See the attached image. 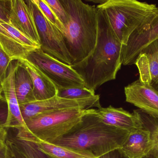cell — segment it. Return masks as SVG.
<instances>
[{"label": "cell", "instance_id": "obj_15", "mask_svg": "<svg viewBox=\"0 0 158 158\" xmlns=\"http://www.w3.org/2000/svg\"><path fill=\"white\" fill-rule=\"evenodd\" d=\"M19 61L26 68L32 80L36 101L50 99L57 95L58 90L56 86L40 69L26 58Z\"/></svg>", "mask_w": 158, "mask_h": 158}, {"label": "cell", "instance_id": "obj_11", "mask_svg": "<svg viewBox=\"0 0 158 158\" xmlns=\"http://www.w3.org/2000/svg\"><path fill=\"white\" fill-rule=\"evenodd\" d=\"M126 101L144 112L158 117V91L139 79L124 87Z\"/></svg>", "mask_w": 158, "mask_h": 158}, {"label": "cell", "instance_id": "obj_27", "mask_svg": "<svg viewBox=\"0 0 158 158\" xmlns=\"http://www.w3.org/2000/svg\"><path fill=\"white\" fill-rule=\"evenodd\" d=\"M6 53L0 47V82H3L6 77L7 69L11 61Z\"/></svg>", "mask_w": 158, "mask_h": 158}, {"label": "cell", "instance_id": "obj_1", "mask_svg": "<svg viewBox=\"0 0 158 158\" xmlns=\"http://www.w3.org/2000/svg\"><path fill=\"white\" fill-rule=\"evenodd\" d=\"M98 36L92 53L71 66L81 78L85 87L95 91L116 79L123 65V45L112 29L106 14L97 6Z\"/></svg>", "mask_w": 158, "mask_h": 158}, {"label": "cell", "instance_id": "obj_32", "mask_svg": "<svg viewBox=\"0 0 158 158\" xmlns=\"http://www.w3.org/2000/svg\"><path fill=\"white\" fill-rule=\"evenodd\" d=\"M143 158H158L154 156H152L151 155H148V156H146L145 157Z\"/></svg>", "mask_w": 158, "mask_h": 158}, {"label": "cell", "instance_id": "obj_25", "mask_svg": "<svg viewBox=\"0 0 158 158\" xmlns=\"http://www.w3.org/2000/svg\"><path fill=\"white\" fill-rule=\"evenodd\" d=\"M0 158H12V150L5 128L0 129Z\"/></svg>", "mask_w": 158, "mask_h": 158}, {"label": "cell", "instance_id": "obj_9", "mask_svg": "<svg viewBox=\"0 0 158 158\" xmlns=\"http://www.w3.org/2000/svg\"><path fill=\"white\" fill-rule=\"evenodd\" d=\"M0 47L11 60L26 58L30 52L40 45L21 33L12 25L0 24Z\"/></svg>", "mask_w": 158, "mask_h": 158}, {"label": "cell", "instance_id": "obj_10", "mask_svg": "<svg viewBox=\"0 0 158 158\" xmlns=\"http://www.w3.org/2000/svg\"><path fill=\"white\" fill-rule=\"evenodd\" d=\"M158 39V15L150 24L130 37L126 45H123V65L135 64L139 54Z\"/></svg>", "mask_w": 158, "mask_h": 158}, {"label": "cell", "instance_id": "obj_14", "mask_svg": "<svg viewBox=\"0 0 158 158\" xmlns=\"http://www.w3.org/2000/svg\"><path fill=\"white\" fill-rule=\"evenodd\" d=\"M97 115L106 124L130 132L143 128L141 120L135 112L130 113L122 108H117L111 105L100 107L97 109Z\"/></svg>", "mask_w": 158, "mask_h": 158}, {"label": "cell", "instance_id": "obj_31", "mask_svg": "<svg viewBox=\"0 0 158 158\" xmlns=\"http://www.w3.org/2000/svg\"><path fill=\"white\" fill-rule=\"evenodd\" d=\"M3 96V94L2 88V83L0 82V99L2 98Z\"/></svg>", "mask_w": 158, "mask_h": 158}, {"label": "cell", "instance_id": "obj_23", "mask_svg": "<svg viewBox=\"0 0 158 158\" xmlns=\"http://www.w3.org/2000/svg\"><path fill=\"white\" fill-rule=\"evenodd\" d=\"M33 1L47 19L56 27L61 31L62 33H63L65 31L64 27L55 15L51 7L45 2V0H33Z\"/></svg>", "mask_w": 158, "mask_h": 158}, {"label": "cell", "instance_id": "obj_19", "mask_svg": "<svg viewBox=\"0 0 158 158\" xmlns=\"http://www.w3.org/2000/svg\"><path fill=\"white\" fill-rule=\"evenodd\" d=\"M31 141L35 143L38 149L49 158H98L89 151L45 143L36 138Z\"/></svg>", "mask_w": 158, "mask_h": 158}, {"label": "cell", "instance_id": "obj_4", "mask_svg": "<svg viewBox=\"0 0 158 158\" xmlns=\"http://www.w3.org/2000/svg\"><path fill=\"white\" fill-rule=\"evenodd\" d=\"M106 12L110 24L123 45L133 33L142 30L158 15V6L136 0H106L97 6Z\"/></svg>", "mask_w": 158, "mask_h": 158}, {"label": "cell", "instance_id": "obj_5", "mask_svg": "<svg viewBox=\"0 0 158 158\" xmlns=\"http://www.w3.org/2000/svg\"><path fill=\"white\" fill-rule=\"evenodd\" d=\"M91 109H69L42 113L25 121L24 128L37 140L52 143L69 133Z\"/></svg>", "mask_w": 158, "mask_h": 158}, {"label": "cell", "instance_id": "obj_28", "mask_svg": "<svg viewBox=\"0 0 158 158\" xmlns=\"http://www.w3.org/2000/svg\"><path fill=\"white\" fill-rule=\"evenodd\" d=\"M8 143L11 147L12 153V158H27L25 155L8 138Z\"/></svg>", "mask_w": 158, "mask_h": 158}, {"label": "cell", "instance_id": "obj_26", "mask_svg": "<svg viewBox=\"0 0 158 158\" xmlns=\"http://www.w3.org/2000/svg\"><path fill=\"white\" fill-rule=\"evenodd\" d=\"M12 0H0V24H10Z\"/></svg>", "mask_w": 158, "mask_h": 158}, {"label": "cell", "instance_id": "obj_8", "mask_svg": "<svg viewBox=\"0 0 158 158\" xmlns=\"http://www.w3.org/2000/svg\"><path fill=\"white\" fill-rule=\"evenodd\" d=\"M99 98L98 95L78 99H66L59 97L56 95L50 99L21 104L19 105L21 116L25 122V121L30 118L46 112L69 109H99L101 107Z\"/></svg>", "mask_w": 158, "mask_h": 158}, {"label": "cell", "instance_id": "obj_17", "mask_svg": "<svg viewBox=\"0 0 158 158\" xmlns=\"http://www.w3.org/2000/svg\"><path fill=\"white\" fill-rule=\"evenodd\" d=\"M134 64L138 68V79L140 82L156 88L158 84V54L156 51L146 47L139 54Z\"/></svg>", "mask_w": 158, "mask_h": 158}, {"label": "cell", "instance_id": "obj_7", "mask_svg": "<svg viewBox=\"0 0 158 158\" xmlns=\"http://www.w3.org/2000/svg\"><path fill=\"white\" fill-rule=\"evenodd\" d=\"M26 1L33 15L41 50L62 63L71 66L72 59L62 32L44 16L33 0Z\"/></svg>", "mask_w": 158, "mask_h": 158}, {"label": "cell", "instance_id": "obj_6", "mask_svg": "<svg viewBox=\"0 0 158 158\" xmlns=\"http://www.w3.org/2000/svg\"><path fill=\"white\" fill-rule=\"evenodd\" d=\"M26 58L40 69L58 91L85 87L83 81L71 66L45 53L40 48L32 50Z\"/></svg>", "mask_w": 158, "mask_h": 158}, {"label": "cell", "instance_id": "obj_16", "mask_svg": "<svg viewBox=\"0 0 158 158\" xmlns=\"http://www.w3.org/2000/svg\"><path fill=\"white\" fill-rule=\"evenodd\" d=\"M153 147L150 133L143 128L130 133L120 149L128 158H143L150 154Z\"/></svg>", "mask_w": 158, "mask_h": 158}, {"label": "cell", "instance_id": "obj_20", "mask_svg": "<svg viewBox=\"0 0 158 158\" xmlns=\"http://www.w3.org/2000/svg\"><path fill=\"white\" fill-rule=\"evenodd\" d=\"M139 117L143 129L149 132L153 147L149 155L158 158V117L150 115L141 109L134 110Z\"/></svg>", "mask_w": 158, "mask_h": 158}, {"label": "cell", "instance_id": "obj_18", "mask_svg": "<svg viewBox=\"0 0 158 158\" xmlns=\"http://www.w3.org/2000/svg\"><path fill=\"white\" fill-rule=\"evenodd\" d=\"M14 84L19 105L36 101L32 80L26 68L19 60L14 74Z\"/></svg>", "mask_w": 158, "mask_h": 158}, {"label": "cell", "instance_id": "obj_24", "mask_svg": "<svg viewBox=\"0 0 158 158\" xmlns=\"http://www.w3.org/2000/svg\"><path fill=\"white\" fill-rule=\"evenodd\" d=\"M58 19L64 27L69 22V16L62 4L59 0H45Z\"/></svg>", "mask_w": 158, "mask_h": 158}, {"label": "cell", "instance_id": "obj_12", "mask_svg": "<svg viewBox=\"0 0 158 158\" xmlns=\"http://www.w3.org/2000/svg\"><path fill=\"white\" fill-rule=\"evenodd\" d=\"M19 60L11 61L7 69L6 77L2 83L3 94L7 105V116L4 128L16 129L25 127L14 84V74Z\"/></svg>", "mask_w": 158, "mask_h": 158}, {"label": "cell", "instance_id": "obj_21", "mask_svg": "<svg viewBox=\"0 0 158 158\" xmlns=\"http://www.w3.org/2000/svg\"><path fill=\"white\" fill-rule=\"evenodd\" d=\"M8 139L27 158H49L38 149L35 143L28 139L23 134L17 132L15 137Z\"/></svg>", "mask_w": 158, "mask_h": 158}, {"label": "cell", "instance_id": "obj_29", "mask_svg": "<svg viewBox=\"0 0 158 158\" xmlns=\"http://www.w3.org/2000/svg\"><path fill=\"white\" fill-rule=\"evenodd\" d=\"M99 158H128L121 149H117L104 155Z\"/></svg>", "mask_w": 158, "mask_h": 158}, {"label": "cell", "instance_id": "obj_13", "mask_svg": "<svg viewBox=\"0 0 158 158\" xmlns=\"http://www.w3.org/2000/svg\"><path fill=\"white\" fill-rule=\"evenodd\" d=\"M10 24L29 39L40 45L33 15L26 1L12 0Z\"/></svg>", "mask_w": 158, "mask_h": 158}, {"label": "cell", "instance_id": "obj_30", "mask_svg": "<svg viewBox=\"0 0 158 158\" xmlns=\"http://www.w3.org/2000/svg\"><path fill=\"white\" fill-rule=\"evenodd\" d=\"M147 47H148V48H150V49H152V50L156 51L158 54V39L157 40L155 41L152 42L151 44L149 45ZM155 89H156L158 91V84L157 85L156 87L155 88Z\"/></svg>", "mask_w": 158, "mask_h": 158}, {"label": "cell", "instance_id": "obj_22", "mask_svg": "<svg viewBox=\"0 0 158 158\" xmlns=\"http://www.w3.org/2000/svg\"><path fill=\"white\" fill-rule=\"evenodd\" d=\"M95 95V91L89 90L85 87L73 88L60 90L57 96L62 98L69 99H78L91 97Z\"/></svg>", "mask_w": 158, "mask_h": 158}, {"label": "cell", "instance_id": "obj_2", "mask_svg": "<svg viewBox=\"0 0 158 158\" xmlns=\"http://www.w3.org/2000/svg\"><path fill=\"white\" fill-rule=\"evenodd\" d=\"M130 133L104 123L97 115V109H91L75 128L52 143L89 151L99 158L120 149Z\"/></svg>", "mask_w": 158, "mask_h": 158}, {"label": "cell", "instance_id": "obj_3", "mask_svg": "<svg viewBox=\"0 0 158 158\" xmlns=\"http://www.w3.org/2000/svg\"><path fill=\"white\" fill-rule=\"evenodd\" d=\"M69 16L62 34L72 65L86 58L94 51L98 36V11L95 6L81 0H61Z\"/></svg>", "mask_w": 158, "mask_h": 158}]
</instances>
